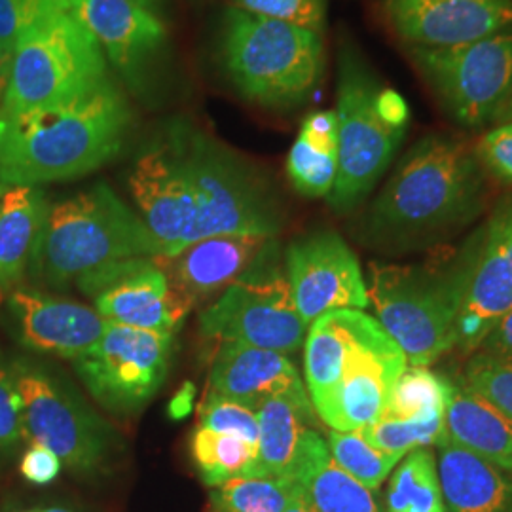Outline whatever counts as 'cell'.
Instances as JSON below:
<instances>
[{
  "mask_svg": "<svg viewBox=\"0 0 512 512\" xmlns=\"http://www.w3.org/2000/svg\"><path fill=\"white\" fill-rule=\"evenodd\" d=\"M475 353L512 361V310L507 311L484 336Z\"/></svg>",
  "mask_w": 512,
  "mask_h": 512,
  "instance_id": "obj_40",
  "label": "cell"
},
{
  "mask_svg": "<svg viewBox=\"0 0 512 512\" xmlns=\"http://www.w3.org/2000/svg\"><path fill=\"white\" fill-rule=\"evenodd\" d=\"M217 59L245 101L270 110L302 107L325 71L319 33L234 6L220 18Z\"/></svg>",
  "mask_w": 512,
  "mask_h": 512,
  "instance_id": "obj_5",
  "label": "cell"
},
{
  "mask_svg": "<svg viewBox=\"0 0 512 512\" xmlns=\"http://www.w3.org/2000/svg\"><path fill=\"white\" fill-rule=\"evenodd\" d=\"M338 173V116L334 110L311 112L287 158L294 190L306 198L329 196Z\"/></svg>",
  "mask_w": 512,
  "mask_h": 512,
  "instance_id": "obj_27",
  "label": "cell"
},
{
  "mask_svg": "<svg viewBox=\"0 0 512 512\" xmlns=\"http://www.w3.org/2000/svg\"><path fill=\"white\" fill-rule=\"evenodd\" d=\"M29 444L52 450L74 473H99L114 452V433L73 389L31 359L8 366Z\"/></svg>",
  "mask_w": 512,
  "mask_h": 512,
  "instance_id": "obj_10",
  "label": "cell"
},
{
  "mask_svg": "<svg viewBox=\"0 0 512 512\" xmlns=\"http://www.w3.org/2000/svg\"><path fill=\"white\" fill-rule=\"evenodd\" d=\"M133 124L135 110L116 76L71 101L0 112V190L90 175L120 154Z\"/></svg>",
  "mask_w": 512,
  "mask_h": 512,
  "instance_id": "obj_3",
  "label": "cell"
},
{
  "mask_svg": "<svg viewBox=\"0 0 512 512\" xmlns=\"http://www.w3.org/2000/svg\"><path fill=\"white\" fill-rule=\"evenodd\" d=\"M158 249L139 213L107 183H97L50 205L33 274L65 287L112 262L156 256Z\"/></svg>",
  "mask_w": 512,
  "mask_h": 512,
  "instance_id": "obj_6",
  "label": "cell"
},
{
  "mask_svg": "<svg viewBox=\"0 0 512 512\" xmlns=\"http://www.w3.org/2000/svg\"><path fill=\"white\" fill-rule=\"evenodd\" d=\"M203 336L289 355L306 340L308 325L294 306L291 285L270 239L253 264L200 315Z\"/></svg>",
  "mask_w": 512,
  "mask_h": 512,
  "instance_id": "obj_11",
  "label": "cell"
},
{
  "mask_svg": "<svg viewBox=\"0 0 512 512\" xmlns=\"http://www.w3.org/2000/svg\"><path fill=\"white\" fill-rule=\"evenodd\" d=\"M73 12L101 44L122 88L141 101L154 97L169 55L162 18L133 0H73Z\"/></svg>",
  "mask_w": 512,
  "mask_h": 512,
  "instance_id": "obj_14",
  "label": "cell"
},
{
  "mask_svg": "<svg viewBox=\"0 0 512 512\" xmlns=\"http://www.w3.org/2000/svg\"><path fill=\"white\" fill-rule=\"evenodd\" d=\"M298 488L293 478L239 476L211 488L213 512H283Z\"/></svg>",
  "mask_w": 512,
  "mask_h": 512,
  "instance_id": "obj_31",
  "label": "cell"
},
{
  "mask_svg": "<svg viewBox=\"0 0 512 512\" xmlns=\"http://www.w3.org/2000/svg\"><path fill=\"white\" fill-rule=\"evenodd\" d=\"M133 2H137L139 6L147 8V10L154 12V14H158V16H160V10L164 8L165 4V0H133Z\"/></svg>",
  "mask_w": 512,
  "mask_h": 512,
  "instance_id": "obj_45",
  "label": "cell"
},
{
  "mask_svg": "<svg viewBox=\"0 0 512 512\" xmlns=\"http://www.w3.org/2000/svg\"><path fill=\"white\" fill-rule=\"evenodd\" d=\"M384 14L408 46L454 48L512 27V0H384Z\"/></svg>",
  "mask_w": 512,
  "mask_h": 512,
  "instance_id": "obj_18",
  "label": "cell"
},
{
  "mask_svg": "<svg viewBox=\"0 0 512 512\" xmlns=\"http://www.w3.org/2000/svg\"><path fill=\"white\" fill-rule=\"evenodd\" d=\"M232 6L258 18L291 23L319 35L327 21V0H232Z\"/></svg>",
  "mask_w": 512,
  "mask_h": 512,
  "instance_id": "obj_35",
  "label": "cell"
},
{
  "mask_svg": "<svg viewBox=\"0 0 512 512\" xmlns=\"http://www.w3.org/2000/svg\"><path fill=\"white\" fill-rule=\"evenodd\" d=\"M109 76L101 44L74 12H67L19 40L0 112L14 114L71 101L92 92Z\"/></svg>",
  "mask_w": 512,
  "mask_h": 512,
  "instance_id": "obj_9",
  "label": "cell"
},
{
  "mask_svg": "<svg viewBox=\"0 0 512 512\" xmlns=\"http://www.w3.org/2000/svg\"><path fill=\"white\" fill-rule=\"evenodd\" d=\"M461 279L459 253L427 264L370 262L366 287L376 321L408 365L431 366L456 348Z\"/></svg>",
  "mask_w": 512,
  "mask_h": 512,
  "instance_id": "obj_7",
  "label": "cell"
},
{
  "mask_svg": "<svg viewBox=\"0 0 512 512\" xmlns=\"http://www.w3.org/2000/svg\"><path fill=\"white\" fill-rule=\"evenodd\" d=\"M486 169L475 148L433 133L410 148L366 213L378 247L408 253L454 236L484 211Z\"/></svg>",
  "mask_w": 512,
  "mask_h": 512,
  "instance_id": "obj_2",
  "label": "cell"
},
{
  "mask_svg": "<svg viewBox=\"0 0 512 512\" xmlns=\"http://www.w3.org/2000/svg\"><path fill=\"white\" fill-rule=\"evenodd\" d=\"M23 512H71L67 509H61V507H50V509H40V511H23Z\"/></svg>",
  "mask_w": 512,
  "mask_h": 512,
  "instance_id": "obj_46",
  "label": "cell"
},
{
  "mask_svg": "<svg viewBox=\"0 0 512 512\" xmlns=\"http://www.w3.org/2000/svg\"><path fill=\"white\" fill-rule=\"evenodd\" d=\"M486 171L503 183L512 184V124H495L475 147Z\"/></svg>",
  "mask_w": 512,
  "mask_h": 512,
  "instance_id": "obj_38",
  "label": "cell"
},
{
  "mask_svg": "<svg viewBox=\"0 0 512 512\" xmlns=\"http://www.w3.org/2000/svg\"><path fill=\"white\" fill-rule=\"evenodd\" d=\"M200 427L238 435L258 444L256 410L207 393L200 406Z\"/></svg>",
  "mask_w": 512,
  "mask_h": 512,
  "instance_id": "obj_36",
  "label": "cell"
},
{
  "mask_svg": "<svg viewBox=\"0 0 512 512\" xmlns=\"http://www.w3.org/2000/svg\"><path fill=\"white\" fill-rule=\"evenodd\" d=\"M408 55L461 128L494 122L512 86V27L454 48L408 46Z\"/></svg>",
  "mask_w": 512,
  "mask_h": 512,
  "instance_id": "obj_12",
  "label": "cell"
},
{
  "mask_svg": "<svg viewBox=\"0 0 512 512\" xmlns=\"http://www.w3.org/2000/svg\"><path fill=\"white\" fill-rule=\"evenodd\" d=\"M313 416L315 410L306 387L279 393L256 408V476L293 478L304 440L313 429Z\"/></svg>",
  "mask_w": 512,
  "mask_h": 512,
  "instance_id": "obj_23",
  "label": "cell"
},
{
  "mask_svg": "<svg viewBox=\"0 0 512 512\" xmlns=\"http://www.w3.org/2000/svg\"><path fill=\"white\" fill-rule=\"evenodd\" d=\"M452 380L429 366L408 365L385 404L384 418L446 429V408Z\"/></svg>",
  "mask_w": 512,
  "mask_h": 512,
  "instance_id": "obj_28",
  "label": "cell"
},
{
  "mask_svg": "<svg viewBox=\"0 0 512 512\" xmlns=\"http://www.w3.org/2000/svg\"><path fill=\"white\" fill-rule=\"evenodd\" d=\"M8 310L25 348L71 361L88 353L109 325L97 310L37 291H14Z\"/></svg>",
  "mask_w": 512,
  "mask_h": 512,
  "instance_id": "obj_19",
  "label": "cell"
},
{
  "mask_svg": "<svg viewBox=\"0 0 512 512\" xmlns=\"http://www.w3.org/2000/svg\"><path fill=\"white\" fill-rule=\"evenodd\" d=\"M48 209L38 186L0 190V289L16 285L33 266Z\"/></svg>",
  "mask_w": 512,
  "mask_h": 512,
  "instance_id": "obj_25",
  "label": "cell"
},
{
  "mask_svg": "<svg viewBox=\"0 0 512 512\" xmlns=\"http://www.w3.org/2000/svg\"><path fill=\"white\" fill-rule=\"evenodd\" d=\"M327 446L336 465L372 492L380 490L401 461L378 450L361 429L330 431Z\"/></svg>",
  "mask_w": 512,
  "mask_h": 512,
  "instance_id": "obj_32",
  "label": "cell"
},
{
  "mask_svg": "<svg viewBox=\"0 0 512 512\" xmlns=\"http://www.w3.org/2000/svg\"><path fill=\"white\" fill-rule=\"evenodd\" d=\"M293 478L317 512H385L372 490L336 465L315 429L304 440Z\"/></svg>",
  "mask_w": 512,
  "mask_h": 512,
  "instance_id": "obj_26",
  "label": "cell"
},
{
  "mask_svg": "<svg viewBox=\"0 0 512 512\" xmlns=\"http://www.w3.org/2000/svg\"><path fill=\"white\" fill-rule=\"evenodd\" d=\"M463 384L473 389L476 395L494 404L507 418L512 420V361L499 359L484 353H475L467 363Z\"/></svg>",
  "mask_w": 512,
  "mask_h": 512,
  "instance_id": "obj_34",
  "label": "cell"
},
{
  "mask_svg": "<svg viewBox=\"0 0 512 512\" xmlns=\"http://www.w3.org/2000/svg\"><path fill=\"white\" fill-rule=\"evenodd\" d=\"M446 512H512V475L446 439L437 446Z\"/></svg>",
  "mask_w": 512,
  "mask_h": 512,
  "instance_id": "obj_22",
  "label": "cell"
},
{
  "mask_svg": "<svg viewBox=\"0 0 512 512\" xmlns=\"http://www.w3.org/2000/svg\"><path fill=\"white\" fill-rule=\"evenodd\" d=\"M192 458L203 484L217 488L239 476H256L258 444L238 435L198 427L192 437Z\"/></svg>",
  "mask_w": 512,
  "mask_h": 512,
  "instance_id": "obj_30",
  "label": "cell"
},
{
  "mask_svg": "<svg viewBox=\"0 0 512 512\" xmlns=\"http://www.w3.org/2000/svg\"><path fill=\"white\" fill-rule=\"evenodd\" d=\"M406 366L403 349L365 311H330L308 327L306 389L332 431H357L378 420Z\"/></svg>",
  "mask_w": 512,
  "mask_h": 512,
  "instance_id": "obj_4",
  "label": "cell"
},
{
  "mask_svg": "<svg viewBox=\"0 0 512 512\" xmlns=\"http://www.w3.org/2000/svg\"><path fill=\"white\" fill-rule=\"evenodd\" d=\"M95 310L109 321L133 329L173 334L183 327L194 304L184 296L154 256H135L76 281Z\"/></svg>",
  "mask_w": 512,
  "mask_h": 512,
  "instance_id": "obj_16",
  "label": "cell"
},
{
  "mask_svg": "<svg viewBox=\"0 0 512 512\" xmlns=\"http://www.w3.org/2000/svg\"><path fill=\"white\" fill-rule=\"evenodd\" d=\"M385 512H446L440 486L437 456L431 448H418L406 454L393 469Z\"/></svg>",
  "mask_w": 512,
  "mask_h": 512,
  "instance_id": "obj_29",
  "label": "cell"
},
{
  "mask_svg": "<svg viewBox=\"0 0 512 512\" xmlns=\"http://www.w3.org/2000/svg\"><path fill=\"white\" fill-rule=\"evenodd\" d=\"M171 349L173 334L109 323L74 368L95 401L114 414H133L164 385Z\"/></svg>",
  "mask_w": 512,
  "mask_h": 512,
  "instance_id": "obj_13",
  "label": "cell"
},
{
  "mask_svg": "<svg viewBox=\"0 0 512 512\" xmlns=\"http://www.w3.org/2000/svg\"><path fill=\"white\" fill-rule=\"evenodd\" d=\"M255 234H220L190 243L177 255L154 256L169 281L196 306L232 285L270 241Z\"/></svg>",
  "mask_w": 512,
  "mask_h": 512,
  "instance_id": "obj_20",
  "label": "cell"
},
{
  "mask_svg": "<svg viewBox=\"0 0 512 512\" xmlns=\"http://www.w3.org/2000/svg\"><path fill=\"white\" fill-rule=\"evenodd\" d=\"M492 124H512V86L505 101L501 103V107L497 109L494 116V122Z\"/></svg>",
  "mask_w": 512,
  "mask_h": 512,
  "instance_id": "obj_44",
  "label": "cell"
},
{
  "mask_svg": "<svg viewBox=\"0 0 512 512\" xmlns=\"http://www.w3.org/2000/svg\"><path fill=\"white\" fill-rule=\"evenodd\" d=\"M384 86L348 38L338 48V173L330 207L344 215L365 202L403 143L406 129L389 126L376 109Z\"/></svg>",
  "mask_w": 512,
  "mask_h": 512,
  "instance_id": "obj_8",
  "label": "cell"
},
{
  "mask_svg": "<svg viewBox=\"0 0 512 512\" xmlns=\"http://www.w3.org/2000/svg\"><path fill=\"white\" fill-rule=\"evenodd\" d=\"M302 387L306 385L287 355L241 342H220L207 393L256 410L270 397Z\"/></svg>",
  "mask_w": 512,
  "mask_h": 512,
  "instance_id": "obj_21",
  "label": "cell"
},
{
  "mask_svg": "<svg viewBox=\"0 0 512 512\" xmlns=\"http://www.w3.org/2000/svg\"><path fill=\"white\" fill-rule=\"evenodd\" d=\"M61 459L52 450L40 444H29L19 461V471L29 482L44 486L50 484L61 473Z\"/></svg>",
  "mask_w": 512,
  "mask_h": 512,
  "instance_id": "obj_39",
  "label": "cell"
},
{
  "mask_svg": "<svg viewBox=\"0 0 512 512\" xmlns=\"http://www.w3.org/2000/svg\"><path fill=\"white\" fill-rule=\"evenodd\" d=\"M448 439L512 475V420L473 389L452 382L446 408Z\"/></svg>",
  "mask_w": 512,
  "mask_h": 512,
  "instance_id": "obj_24",
  "label": "cell"
},
{
  "mask_svg": "<svg viewBox=\"0 0 512 512\" xmlns=\"http://www.w3.org/2000/svg\"><path fill=\"white\" fill-rule=\"evenodd\" d=\"M283 512H317V509L311 505L308 495L304 494V490H302L300 484H298V488H296V492H294L293 497H291L287 509Z\"/></svg>",
  "mask_w": 512,
  "mask_h": 512,
  "instance_id": "obj_43",
  "label": "cell"
},
{
  "mask_svg": "<svg viewBox=\"0 0 512 512\" xmlns=\"http://www.w3.org/2000/svg\"><path fill=\"white\" fill-rule=\"evenodd\" d=\"M461 310L458 342L475 353L495 323L512 310V198L499 203L459 251Z\"/></svg>",
  "mask_w": 512,
  "mask_h": 512,
  "instance_id": "obj_15",
  "label": "cell"
},
{
  "mask_svg": "<svg viewBox=\"0 0 512 512\" xmlns=\"http://www.w3.org/2000/svg\"><path fill=\"white\" fill-rule=\"evenodd\" d=\"M23 437L19 420L18 393L12 385L8 366L0 363V473L18 456Z\"/></svg>",
  "mask_w": 512,
  "mask_h": 512,
  "instance_id": "obj_37",
  "label": "cell"
},
{
  "mask_svg": "<svg viewBox=\"0 0 512 512\" xmlns=\"http://www.w3.org/2000/svg\"><path fill=\"white\" fill-rule=\"evenodd\" d=\"M12 55L14 52L6 50L2 44H0V105L4 101V93L8 88V78H10V67H12Z\"/></svg>",
  "mask_w": 512,
  "mask_h": 512,
  "instance_id": "obj_42",
  "label": "cell"
},
{
  "mask_svg": "<svg viewBox=\"0 0 512 512\" xmlns=\"http://www.w3.org/2000/svg\"><path fill=\"white\" fill-rule=\"evenodd\" d=\"M73 12V0H0V44L14 52L42 23Z\"/></svg>",
  "mask_w": 512,
  "mask_h": 512,
  "instance_id": "obj_33",
  "label": "cell"
},
{
  "mask_svg": "<svg viewBox=\"0 0 512 512\" xmlns=\"http://www.w3.org/2000/svg\"><path fill=\"white\" fill-rule=\"evenodd\" d=\"M294 306L310 327L325 313L370 306L365 275L348 243L332 230L294 239L285 255Z\"/></svg>",
  "mask_w": 512,
  "mask_h": 512,
  "instance_id": "obj_17",
  "label": "cell"
},
{
  "mask_svg": "<svg viewBox=\"0 0 512 512\" xmlns=\"http://www.w3.org/2000/svg\"><path fill=\"white\" fill-rule=\"evenodd\" d=\"M376 109L382 116V120L389 126L397 129H408L410 122V109L406 105L401 93L391 90V88H382L376 99Z\"/></svg>",
  "mask_w": 512,
  "mask_h": 512,
  "instance_id": "obj_41",
  "label": "cell"
},
{
  "mask_svg": "<svg viewBox=\"0 0 512 512\" xmlns=\"http://www.w3.org/2000/svg\"><path fill=\"white\" fill-rule=\"evenodd\" d=\"M129 192L158 255L220 234L275 238L281 207L268 179L186 118H169L135 156Z\"/></svg>",
  "mask_w": 512,
  "mask_h": 512,
  "instance_id": "obj_1",
  "label": "cell"
}]
</instances>
